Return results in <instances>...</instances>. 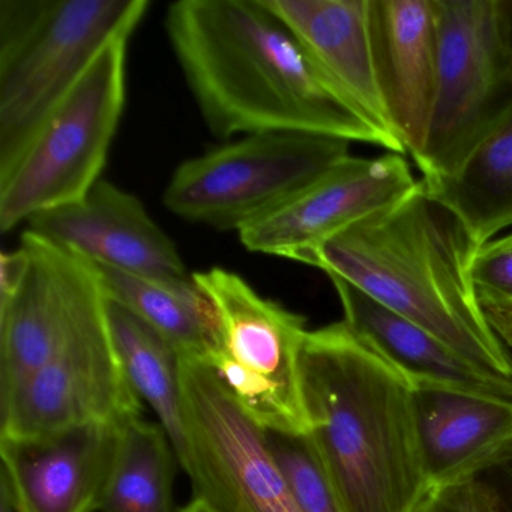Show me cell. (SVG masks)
Segmentation results:
<instances>
[{"label": "cell", "instance_id": "17", "mask_svg": "<svg viewBox=\"0 0 512 512\" xmlns=\"http://www.w3.org/2000/svg\"><path fill=\"white\" fill-rule=\"evenodd\" d=\"M317 70L401 155L380 97L370 37V0H265Z\"/></svg>", "mask_w": 512, "mask_h": 512}, {"label": "cell", "instance_id": "15", "mask_svg": "<svg viewBox=\"0 0 512 512\" xmlns=\"http://www.w3.org/2000/svg\"><path fill=\"white\" fill-rule=\"evenodd\" d=\"M374 70L389 124L413 160L424 149L437 79L434 0H370Z\"/></svg>", "mask_w": 512, "mask_h": 512}, {"label": "cell", "instance_id": "18", "mask_svg": "<svg viewBox=\"0 0 512 512\" xmlns=\"http://www.w3.org/2000/svg\"><path fill=\"white\" fill-rule=\"evenodd\" d=\"M331 278L343 322L416 386H443L512 401V383L476 370L430 332L386 308L347 281Z\"/></svg>", "mask_w": 512, "mask_h": 512}, {"label": "cell", "instance_id": "33", "mask_svg": "<svg viewBox=\"0 0 512 512\" xmlns=\"http://www.w3.org/2000/svg\"><path fill=\"white\" fill-rule=\"evenodd\" d=\"M485 304H487V302H485ZM491 305H494V304H491ZM496 307H499V305H496ZM499 308H502V310H505L506 313H509L512 316V307H499Z\"/></svg>", "mask_w": 512, "mask_h": 512}, {"label": "cell", "instance_id": "12", "mask_svg": "<svg viewBox=\"0 0 512 512\" xmlns=\"http://www.w3.org/2000/svg\"><path fill=\"white\" fill-rule=\"evenodd\" d=\"M403 155L349 157L319 181L239 230L247 250L308 265L329 239L418 188Z\"/></svg>", "mask_w": 512, "mask_h": 512}, {"label": "cell", "instance_id": "11", "mask_svg": "<svg viewBox=\"0 0 512 512\" xmlns=\"http://www.w3.org/2000/svg\"><path fill=\"white\" fill-rule=\"evenodd\" d=\"M25 277L0 305V406L61 349L104 296L91 263L25 230Z\"/></svg>", "mask_w": 512, "mask_h": 512}, {"label": "cell", "instance_id": "19", "mask_svg": "<svg viewBox=\"0 0 512 512\" xmlns=\"http://www.w3.org/2000/svg\"><path fill=\"white\" fill-rule=\"evenodd\" d=\"M92 266L107 298L157 329L181 356L206 362L214 358L220 349L217 313L194 280L155 283L106 266Z\"/></svg>", "mask_w": 512, "mask_h": 512}, {"label": "cell", "instance_id": "16", "mask_svg": "<svg viewBox=\"0 0 512 512\" xmlns=\"http://www.w3.org/2000/svg\"><path fill=\"white\" fill-rule=\"evenodd\" d=\"M428 488L479 478L512 458V401L443 386L413 388Z\"/></svg>", "mask_w": 512, "mask_h": 512}, {"label": "cell", "instance_id": "25", "mask_svg": "<svg viewBox=\"0 0 512 512\" xmlns=\"http://www.w3.org/2000/svg\"><path fill=\"white\" fill-rule=\"evenodd\" d=\"M415 512H505L490 482L479 476L460 484L434 488Z\"/></svg>", "mask_w": 512, "mask_h": 512}, {"label": "cell", "instance_id": "27", "mask_svg": "<svg viewBox=\"0 0 512 512\" xmlns=\"http://www.w3.org/2000/svg\"><path fill=\"white\" fill-rule=\"evenodd\" d=\"M485 479L496 491L503 511L512 512V458L485 472Z\"/></svg>", "mask_w": 512, "mask_h": 512}, {"label": "cell", "instance_id": "10", "mask_svg": "<svg viewBox=\"0 0 512 512\" xmlns=\"http://www.w3.org/2000/svg\"><path fill=\"white\" fill-rule=\"evenodd\" d=\"M106 293L61 349L0 406V434L37 436L85 424L125 427L143 418L113 344Z\"/></svg>", "mask_w": 512, "mask_h": 512}, {"label": "cell", "instance_id": "20", "mask_svg": "<svg viewBox=\"0 0 512 512\" xmlns=\"http://www.w3.org/2000/svg\"><path fill=\"white\" fill-rule=\"evenodd\" d=\"M107 319L125 374L169 434L179 463L187 455L182 416L181 353L133 311L107 298Z\"/></svg>", "mask_w": 512, "mask_h": 512}, {"label": "cell", "instance_id": "31", "mask_svg": "<svg viewBox=\"0 0 512 512\" xmlns=\"http://www.w3.org/2000/svg\"><path fill=\"white\" fill-rule=\"evenodd\" d=\"M181 512H214L208 505L197 499H191L190 503L181 508Z\"/></svg>", "mask_w": 512, "mask_h": 512}, {"label": "cell", "instance_id": "7", "mask_svg": "<svg viewBox=\"0 0 512 512\" xmlns=\"http://www.w3.org/2000/svg\"><path fill=\"white\" fill-rule=\"evenodd\" d=\"M217 313L220 349L208 362L241 409L260 428L311 433L302 385L307 320L263 298L224 268L194 272Z\"/></svg>", "mask_w": 512, "mask_h": 512}, {"label": "cell", "instance_id": "1", "mask_svg": "<svg viewBox=\"0 0 512 512\" xmlns=\"http://www.w3.org/2000/svg\"><path fill=\"white\" fill-rule=\"evenodd\" d=\"M164 28L218 139L301 131L401 155L317 70L265 0H178L167 7Z\"/></svg>", "mask_w": 512, "mask_h": 512}, {"label": "cell", "instance_id": "9", "mask_svg": "<svg viewBox=\"0 0 512 512\" xmlns=\"http://www.w3.org/2000/svg\"><path fill=\"white\" fill-rule=\"evenodd\" d=\"M187 455L193 499L214 512H301L265 430L236 403L217 371L181 356Z\"/></svg>", "mask_w": 512, "mask_h": 512}, {"label": "cell", "instance_id": "32", "mask_svg": "<svg viewBox=\"0 0 512 512\" xmlns=\"http://www.w3.org/2000/svg\"><path fill=\"white\" fill-rule=\"evenodd\" d=\"M499 241L502 242V244L512 245V233L511 235L505 236V238H500Z\"/></svg>", "mask_w": 512, "mask_h": 512}, {"label": "cell", "instance_id": "4", "mask_svg": "<svg viewBox=\"0 0 512 512\" xmlns=\"http://www.w3.org/2000/svg\"><path fill=\"white\" fill-rule=\"evenodd\" d=\"M148 0H0V179Z\"/></svg>", "mask_w": 512, "mask_h": 512}, {"label": "cell", "instance_id": "3", "mask_svg": "<svg viewBox=\"0 0 512 512\" xmlns=\"http://www.w3.org/2000/svg\"><path fill=\"white\" fill-rule=\"evenodd\" d=\"M301 365L311 434L346 512H415L430 488L412 382L343 320L308 331Z\"/></svg>", "mask_w": 512, "mask_h": 512}, {"label": "cell", "instance_id": "29", "mask_svg": "<svg viewBox=\"0 0 512 512\" xmlns=\"http://www.w3.org/2000/svg\"><path fill=\"white\" fill-rule=\"evenodd\" d=\"M500 41L512 67V0H494Z\"/></svg>", "mask_w": 512, "mask_h": 512}, {"label": "cell", "instance_id": "26", "mask_svg": "<svg viewBox=\"0 0 512 512\" xmlns=\"http://www.w3.org/2000/svg\"><path fill=\"white\" fill-rule=\"evenodd\" d=\"M28 268V253L20 245L16 251L0 254V305L10 301L22 284Z\"/></svg>", "mask_w": 512, "mask_h": 512}, {"label": "cell", "instance_id": "30", "mask_svg": "<svg viewBox=\"0 0 512 512\" xmlns=\"http://www.w3.org/2000/svg\"><path fill=\"white\" fill-rule=\"evenodd\" d=\"M0 512H17L7 482L0 478Z\"/></svg>", "mask_w": 512, "mask_h": 512}, {"label": "cell", "instance_id": "28", "mask_svg": "<svg viewBox=\"0 0 512 512\" xmlns=\"http://www.w3.org/2000/svg\"><path fill=\"white\" fill-rule=\"evenodd\" d=\"M482 310H484L485 317H487L488 323H490L491 329H493L496 337L499 338L502 343L503 349L508 353L509 358L512 359V316L506 313L502 308L496 307V305L482 304Z\"/></svg>", "mask_w": 512, "mask_h": 512}, {"label": "cell", "instance_id": "14", "mask_svg": "<svg viewBox=\"0 0 512 512\" xmlns=\"http://www.w3.org/2000/svg\"><path fill=\"white\" fill-rule=\"evenodd\" d=\"M122 428L85 424L37 436L0 434V478L17 512H100Z\"/></svg>", "mask_w": 512, "mask_h": 512}, {"label": "cell", "instance_id": "6", "mask_svg": "<svg viewBox=\"0 0 512 512\" xmlns=\"http://www.w3.org/2000/svg\"><path fill=\"white\" fill-rule=\"evenodd\" d=\"M128 41H113L101 52L22 160L0 179L2 232L80 202L101 181L124 113Z\"/></svg>", "mask_w": 512, "mask_h": 512}, {"label": "cell", "instance_id": "23", "mask_svg": "<svg viewBox=\"0 0 512 512\" xmlns=\"http://www.w3.org/2000/svg\"><path fill=\"white\" fill-rule=\"evenodd\" d=\"M265 437L301 512H346L313 434L265 430Z\"/></svg>", "mask_w": 512, "mask_h": 512}, {"label": "cell", "instance_id": "2", "mask_svg": "<svg viewBox=\"0 0 512 512\" xmlns=\"http://www.w3.org/2000/svg\"><path fill=\"white\" fill-rule=\"evenodd\" d=\"M479 248L460 218L418 188L329 239L308 265L421 326L470 365L512 383V359L472 280Z\"/></svg>", "mask_w": 512, "mask_h": 512}, {"label": "cell", "instance_id": "24", "mask_svg": "<svg viewBox=\"0 0 512 512\" xmlns=\"http://www.w3.org/2000/svg\"><path fill=\"white\" fill-rule=\"evenodd\" d=\"M472 280L479 301L512 307V245L488 242L476 253Z\"/></svg>", "mask_w": 512, "mask_h": 512}, {"label": "cell", "instance_id": "21", "mask_svg": "<svg viewBox=\"0 0 512 512\" xmlns=\"http://www.w3.org/2000/svg\"><path fill=\"white\" fill-rule=\"evenodd\" d=\"M422 184L460 218L479 250L494 241L512 226V112L452 178Z\"/></svg>", "mask_w": 512, "mask_h": 512}, {"label": "cell", "instance_id": "22", "mask_svg": "<svg viewBox=\"0 0 512 512\" xmlns=\"http://www.w3.org/2000/svg\"><path fill=\"white\" fill-rule=\"evenodd\" d=\"M178 464L163 425L134 419L122 428L100 512H181L175 502Z\"/></svg>", "mask_w": 512, "mask_h": 512}, {"label": "cell", "instance_id": "8", "mask_svg": "<svg viewBox=\"0 0 512 512\" xmlns=\"http://www.w3.org/2000/svg\"><path fill=\"white\" fill-rule=\"evenodd\" d=\"M437 79L422 182L452 178L512 112V67L497 29L494 0H434Z\"/></svg>", "mask_w": 512, "mask_h": 512}, {"label": "cell", "instance_id": "5", "mask_svg": "<svg viewBox=\"0 0 512 512\" xmlns=\"http://www.w3.org/2000/svg\"><path fill=\"white\" fill-rule=\"evenodd\" d=\"M350 157V142L301 131H263L179 164L167 211L211 229H244Z\"/></svg>", "mask_w": 512, "mask_h": 512}, {"label": "cell", "instance_id": "13", "mask_svg": "<svg viewBox=\"0 0 512 512\" xmlns=\"http://www.w3.org/2000/svg\"><path fill=\"white\" fill-rule=\"evenodd\" d=\"M26 230L92 265L155 283L193 280L175 242L143 203L104 179L80 202L35 215Z\"/></svg>", "mask_w": 512, "mask_h": 512}]
</instances>
